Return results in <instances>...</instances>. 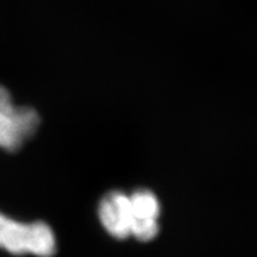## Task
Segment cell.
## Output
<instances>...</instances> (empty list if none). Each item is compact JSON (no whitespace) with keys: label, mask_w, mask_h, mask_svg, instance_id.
<instances>
[{"label":"cell","mask_w":257,"mask_h":257,"mask_svg":"<svg viewBox=\"0 0 257 257\" xmlns=\"http://www.w3.org/2000/svg\"><path fill=\"white\" fill-rule=\"evenodd\" d=\"M0 248L19 256L51 257L57 252V239L45 222L25 223L0 213Z\"/></svg>","instance_id":"cell-1"},{"label":"cell","mask_w":257,"mask_h":257,"mask_svg":"<svg viewBox=\"0 0 257 257\" xmlns=\"http://www.w3.org/2000/svg\"><path fill=\"white\" fill-rule=\"evenodd\" d=\"M98 219L110 236L125 240L132 236L133 213L130 196L121 190H113L102 197L98 205Z\"/></svg>","instance_id":"cell-3"},{"label":"cell","mask_w":257,"mask_h":257,"mask_svg":"<svg viewBox=\"0 0 257 257\" xmlns=\"http://www.w3.org/2000/svg\"><path fill=\"white\" fill-rule=\"evenodd\" d=\"M132 203V236L138 241L154 240L159 233L160 202L155 193L149 189H138L128 194Z\"/></svg>","instance_id":"cell-4"},{"label":"cell","mask_w":257,"mask_h":257,"mask_svg":"<svg viewBox=\"0 0 257 257\" xmlns=\"http://www.w3.org/2000/svg\"><path fill=\"white\" fill-rule=\"evenodd\" d=\"M40 123L36 109L15 105L10 91L0 85V149L19 151L37 133Z\"/></svg>","instance_id":"cell-2"}]
</instances>
